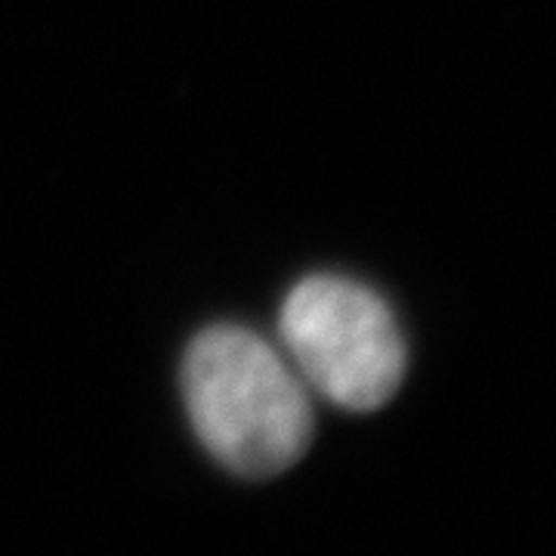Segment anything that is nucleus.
Instances as JSON below:
<instances>
[{
	"label": "nucleus",
	"instance_id": "f03ea898",
	"mask_svg": "<svg viewBox=\"0 0 556 556\" xmlns=\"http://www.w3.org/2000/svg\"><path fill=\"white\" fill-rule=\"evenodd\" d=\"M281 343L303 383L346 412H378L405 378V340L390 306L365 285L303 278L281 303Z\"/></svg>",
	"mask_w": 556,
	"mask_h": 556
},
{
	"label": "nucleus",
	"instance_id": "f257e3e1",
	"mask_svg": "<svg viewBox=\"0 0 556 556\" xmlns=\"http://www.w3.org/2000/svg\"><path fill=\"white\" fill-rule=\"evenodd\" d=\"M182 396L204 448L239 477L285 473L313 439V405L294 365L248 328L217 325L192 340Z\"/></svg>",
	"mask_w": 556,
	"mask_h": 556
}]
</instances>
